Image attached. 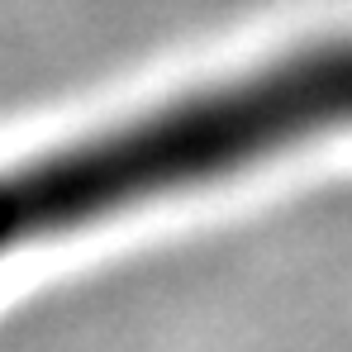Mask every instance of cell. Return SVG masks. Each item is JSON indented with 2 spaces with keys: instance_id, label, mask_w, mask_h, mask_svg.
I'll list each match as a JSON object with an SVG mask.
<instances>
[{
  "instance_id": "1",
  "label": "cell",
  "mask_w": 352,
  "mask_h": 352,
  "mask_svg": "<svg viewBox=\"0 0 352 352\" xmlns=\"http://www.w3.org/2000/svg\"><path fill=\"white\" fill-rule=\"evenodd\" d=\"M338 129H352V34L0 167V257L229 181Z\"/></svg>"
}]
</instances>
